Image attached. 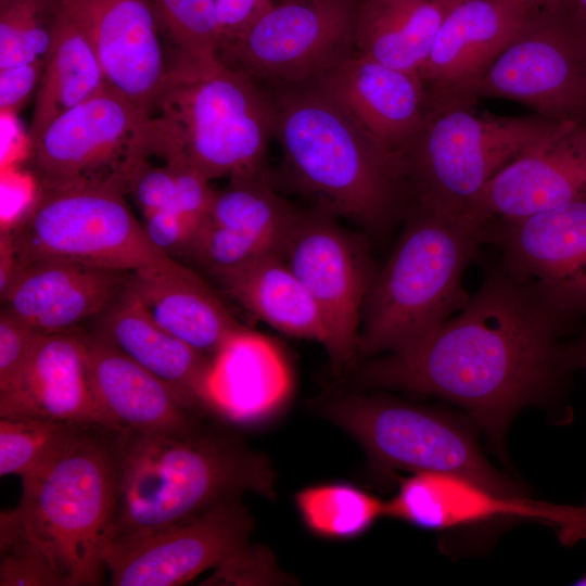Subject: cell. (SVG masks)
<instances>
[{
	"instance_id": "f35d334b",
	"label": "cell",
	"mask_w": 586,
	"mask_h": 586,
	"mask_svg": "<svg viewBox=\"0 0 586 586\" xmlns=\"http://www.w3.org/2000/svg\"><path fill=\"white\" fill-rule=\"evenodd\" d=\"M44 58L0 68L1 114H15L37 89L41 79Z\"/></svg>"
},
{
	"instance_id": "d4e9b609",
	"label": "cell",
	"mask_w": 586,
	"mask_h": 586,
	"mask_svg": "<svg viewBox=\"0 0 586 586\" xmlns=\"http://www.w3.org/2000/svg\"><path fill=\"white\" fill-rule=\"evenodd\" d=\"M292 392V375L279 347L242 330L213 357L208 409L230 423L253 425L273 418Z\"/></svg>"
},
{
	"instance_id": "ab89813d",
	"label": "cell",
	"mask_w": 586,
	"mask_h": 586,
	"mask_svg": "<svg viewBox=\"0 0 586 586\" xmlns=\"http://www.w3.org/2000/svg\"><path fill=\"white\" fill-rule=\"evenodd\" d=\"M220 46L232 43L244 35L275 4V0H214Z\"/></svg>"
},
{
	"instance_id": "7bdbcfd3",
	"label": "cell",
	"mask_w": 586,
	"mask_h": 586,
	"mask_svg": "<svg viewBox=\"0 0 586 586\" xmlns=\"http://www.w3.org/2000/svg\"><path fill=\"white\" fill-rule=\"evenodd\" d=\"M532 5H545L568 0H527Z\"/></svg>"
},
{
	"instance_id": "52a82bcc",
	"label": "cell",
	"mask_w": 586,
	"mask_h": 586,
	"mask_svg": "<svg viewBox=\"0 0 586 586\" xmlns=\"http://www.w3.org/2000/svg\"><path fill=\"white\" fill-rule=\"evenodd\" d=\"M473 106L426 111L402 158L415 203L468 218L489 181L558 124L536 114L476 113Z\"/></svg>"
},
{
	"instance_id": "d6986e66",
	"label": "cell",
	"mask_w": 586,
	"mask_h": 586,
	"mask_svg": "<svg viewBox=\"0 0 586 586\" xmlns=\"http://www.w3.org/2000/svg\"><path fill=\"white\" fill-rule=\"evenodd\" d=\"M131 271L46 257L17 264L2 309L40 333L80 330L125 289Z\"/></svg>"
},
{
	"instance_id": "5b68a950",
	"label": "cell",
	"mask_w": 586,
	"mask_h": 586,
	"mask_svg": "<svg viewBox=\"0 0 586 586\" xmlns=\"http://www.w3.org/2000/svg\"><path fill=\"white\" fill-rule=\"evenodd\" d=\"M158 151L182 157L208 181L268 171L271 101L219 55L175 53L152 114Z\"/></svg>"
},
{
	"instance_id": "4fadbf2b",
	"label": "cell",
	"mask_w": 586,
	"mask_h": 586,
	"mask_svg": "<svg viewBox=\"0 0 586 586\" xmlns=\"http://www.w3.org/2000/svg\"><path fill=\"white\" fill-rule=\"evenodd\" d=\"M279 253L323 316L333 366L348 365L357 354L361 310L377 272L366 251L333 215L317 208L296 213Z\"/></svg>"
},
{
	"instance_id": "30bf717a",
	"label": "cell",
	"mask_w": 586,
	"mask_h": 586,
	"mask_svg": "<svg viewBox=\"0 0 586 586\" xmlns=\"http://www.w3.org/2000/svg\"><path fill=\"white\" fill-rule=\"evenodd\" d=\"M499 98L557 123L586 126V24L570 0L533 5L481 78L475 100Z\"/></svg>"
},
{
	"instance_id": "6da1fadb",
	"label": "cell",
	"mask_w": 586,
	"mask_h": 586,
	"mask_svg": "<svg viewBox=\"0 0 586 586\" xmlns=\"http://www.w3.org/2000/svg\"><path fill=\"white\" fill-rule=\"evenodd\" d=\"M565 319L500 265L423 341L367 365L362 381L451 402L500 444L514 415L552 398L576 367Z\"/></svg>"
},
{
	"instance_id": "8992f818",
	"label": "cell",
	"mask_w": 586,
	"mask_h": 586,
	"mask_svg": "<svg viewBox=\"0 0 586 586\" xmlns=\"http://www.w3.org/2000/svg\"><path fill=\"white\" fill-rule=\"evenodd\" d=\"M21 479L22 495L10 513L23 533L65 586L102 585L120 498L118 432L86 425L53 460Z\"/></svg>"
},
{
	"instance_id": "7c38bea8",
	"label": "cell",
	"mask_w": 586,
	"mask_h": 586,
	"mask_svg": "<svg viewBox=\"0 0 586 586\" xmlns=\"http://www.w3.org/2000/svg\"><path fill=\"white\" fill-rule=\"evenodd\" d=\"M150 119L109 86L61 114L28 144L26 165L38 191L123 178Z\"/></svg>"
},
{
	"instance_id": "ac0fdd59",
	"label": "cell",
	"mask_w": 586,
	"mask_h": 586,
	"mask_svg": "<svg viewBox=\"0 0 586 586\" xmlns=\"http://www.w3.org/2000/svg\"><path fill=\"white\" fill-rule=\"evenodd\" d=\"M585 195L586 126L558 123L489 181L468 218L511 221Z\"/></svg>"
},
{
	"instance_id": "4316f807",
	"label": "cell",
	"mask_w": 586,
	"mask_h": 586,
	"mask_svg": "<svg viewBox=\"0 0 586 586\" xmlns=\"http://www.w3.org/2000/svg\"><path fill=\"white\" fill-rule=\"evenodd\" d=\"M461 0H358L355 51L418 75L448 12Z\"/></svg>"
},
{
	"instance_id": "f546056e",
	"label": "cell",
	"mask_w": 586,
	"mask_h": 586,
	"mask_svg": "<svg viewBox=\"0 0 586 586\" xmlns=\"http://www.w3.org/2000/svg\"><path fill=\"white\" fill-rule=\"evenodd\" d=\"M296 211L275 190L268 171L229 178L214 190L205 220L254 243L280 252Z\"/></svg>"
},
{
	"instance_id": "7a4b0ae2",
	"label": "cell",
	"mask_w": 586,
	"mask_h": 586,
	"mask_svg": "<svg viewBox=\"0 0 586 586\" xmlns=\"http://www.w3.org/2000/svg\"><path fill=\"white\" fill-rule=\"evenodd\" d=\"M266 92L288 175L318 208L375 232L407 214L413 200L402 166L328 93L313 81Z\"/></svg>"
},
{
	"instance_id": "4dcf8cb0",
	"label": "cell",
	"mask_w": 586,
	"mask_h": 586,
	"mask_svg": "<svg viewBox=\"0 0 586 586\" xmlns=\"http://www.w3.org/2000/svg\"><path fill=\"white\" fill-rule=\"evenodd\" d=\"M295 504L307 528L328 539L355 538L385 514L384 501L346 483L303 488Z\"/></svg>"
},
{
	"instance_id": "7402d4cb",
	"label": "cell",
	"mask_w": 586,
	"mask_h": 586,
	"mask_svg": "<svg viewBox=\"0 0 586 586\" xmlns=\"http://www.w3.org/2000/svg\"><path fill=\"white\" fill-rule=\"evenodd\" d=\"M0 416L112 429L90 381L82 330L37 336L20 374L0 394Z\"/></svg>"
},
{
	"instance_id": "83f0119b",
	"label": "cell",
	"mask_w": 586,
	"mask_h": 586,
	"mask_svg": "<svg viewBox=\"0 0 586 586\" xmlns=\"http://www.w3.org/2000/svg\"><path fill=\"white\" fill-rule=\"evenodd\" d=\"M217 279L259 320L284 334L317 341L326 347L328 329L323 316L279 252Z\"/></svg>"
},
{
	"instance_id": "cb8c5ba5",
	"label": "cell",
	"mask_w": 586,
	"mask_h": 586,
	"mask_svg": "<svg viewBox=\"0 0 586 586\" xmlns=\"http://www.w3.org/2000/svg\"><path fill=\"white\" fill-rule=\"evenodd\" d=\"M124 292L158 327L212 358L245 329L213 290L175 258L131 271Z\"/></svg>"
},
{
	"instance_id": "277c9868",
	"label": "cell",
	"mask_w": 586,
	"mask_h": 586,
	"mask_svg": "<svg viewBox=\"0 0 586 586\" xmlns=\"http://www.w3.org/2000/svg\"><path fill=\"white\" fill-rule=\"evenodd\" d=\"M403 231L365 297L357 354L405 352L468 302L462 279L485 242L484 226L412 203Z\"/></svg>"
},
{
	"instance_id": "8d00e7d4",
	"label": "cell",
	"mask_w": 586,
	"mask_h": 586,
	"mask_svg": "<svg viewBox=\"0 0 586 586\" xmlns=\"http://www.w3.org/2000/svg\"><path fill=\"white\" fill-rule=\"evenodd\" d=\"M40 332L1 308L0 394L7 392L24 367Z\"/></svg>"
},
{
	"instance_id": "9a60e30c",
	"label": "cell",
	"mask_w": 586,
	"mask_h": 586,
	"mask_svg": "<svg viewBox=\"0 0 586 586\" xmlns=\"http://www.w3.org/2000/svg\"><path fill=\"white\" fill-rule=\"evenodd\" d=\"M484 231L510 275L565 318L586 315V195Z\"/></svg>"
},
{
	"instance_id": "603a6c76",
	"label": "cell",
	"mask_w": 586,
	"mask_h": 586,
	"mask_svg": "<svg viewBox=\"0 0 586 586\" xmlns=\"http://www.w3.org/2000/svg\"><path fill=\"white\" fill-rule=\"evenodd\" d=\"M82 333L90 381L113 430L180 434L203 426L205 412L107 341Z\"/></svg>"
},
{
	"instance_id": "d6a6232c",
	"label": "cell",
	"mask_w": 586,
	"mask_h": 586,
	"mask_svg": "<svg viewBox=\"0 0 586 586\" xmlns=\"http://www.w3.org/2000/svg\"><path fill=\"white\" fill-rule=\"evenodd\" d=\"M61 0H0V68L44 58Z\"/></svg>"
},
{
	"instance_id": "74e56055",
	"label": "cell",
	"mask_w": 586,
	"mask_h": 586,
	"mask_svg": "<svg viewBox=\"0 0 586 586\" xmlns=\"http://www.w3.org/2000/svg\"><path fill=\"white\" fill-rule=\"evenodd\" d=\"M175 209H162L144 218L143 227L152 243L169 257L184 256L200 225Z\"/></svg>"
},
{
	"instance_id": "2e32d148",
	"label": "cell",
	"mask_w": 586,
	"mask_h": 586,
	"mask_svg": "<svg viewBox=\"0 0 586 586\" xmlns=\"http://www.w3.org/2000/svg\"><path fill=\"white\" fill-rule=\"evenodd\" d=\"M527 0H461L442 22L418 76L426 111L475 105L476 87L515 36Z\"/></svg>"
},
{
	"instance_id": "ffe728a7",
	"label": "cell",
	"mask_w": 586,
	"mask_h": 586,
	"mask_svg": "<svg viewBox=\"0 0 586 586\" xmlns=\"http://www.w3.org/2000/svg\"><path fill=\"white\" fill-rule=\"evenodd\" d=\"M313 82L402 166L403 155L419 133L426 113L418 75L355 51Z\"/></svg>"
},
{
	"instance_id": "836d02e7",
	"label": "cell",
	"mask_w": 586,
	"mask_h": 586,
	"mask_svg": "<svg viewBox=\"0 0 586 586\" xmlns=\"http://www.w3.org/2000/svg\"><path fill=\"white\" fill-rule=\"evenodd\" d=\"M162 29L175 53L207 58L219 55V27L214 0H154Z\"/></svg>"
},
{
	"instance_id": "ba28073f",
	"label": "cell",
	"mask_w": 586,
	"mask_h": 586,
	"mask_svg": "<svg viewBox=\"0 0 586 586\" xmlns=\"http://www.w3.org/2000/svg\"><path fill=\"white\" fill-rule=\"evenodd\" d=\"M1 232L15 266L55 257L135 271L171 258L152 243L133 215L122 177L38 191L30 205Z\"/></svg>"
},
{
	"instance_id": "b9f144b4",
	"label": "cell",
	"mask_w": 586,
	"mask_h": 586,
	"mask_svg": "<svg viewBox=\"0 0 586 586\" xmlns=\"http://www.w3.org/2000/svg\"><path fill=\"white\" fill-rule=\"evenodd\" d=\"M570 2L578 16L586 24V0H570Z\"/></svg>"
},
{
	"instance_id": "1f68e13d",
	"label": "cell",
	"mask_w": 586,
	"mask_h": 586,
	"mask_svg": "<svg viewBox=\"0 0 586 586\" xmlns=\"http://www.w3.org/2000/svg\"><path fill=\"white\" fill-rule=\"evenodd\" d=\"M86 425L25 416H0V475L21 477L53 460Z\"/></svg>"
},
{
	"instance_id": "3957f363",
	"label": "cell",
	"mask_w": 586,
	"mask_h": 586,
	"mask_svg": "<svg viewBox=\"0 0 586 586\" xmlns=\"http://www.w3.org/2000/svg\"><path fill=\"white\" fill-rule=\"evenodd\" d=\"M118 445L122 486L111 539L192 518L245 492L276 495L268 461L221 432H118Z\"/></svg>"
},
{
	"instance_id": "e0dca14e",
	"label": "cell",
	"mask_w": 586,
	"mask_h": 586,
	"mask_svg": "<svg viewBox=\"0 0 586 586\" xmlns=\"http://www.w3.org/2000/svg\"><path fill=\"white\" fill-rule=\"evenodd\" d=\"M84 30L107 86L152 115L168 68L154 0H62Z\"/></svg>"
},
{
	"instance_id": "484cf974",
	"label": "cell",
	"mask_w": 586,
	"mask_h": 586,
	"mask_svg": "<svg viewBox=\"0 0 586 586\" xmlns=\"http://www.w3.org/2000/svg\"><path fill=\"white\" fill-rule=\"evenodd\" d=\"M94 320L91 332L209 413L212 357L158 327L124 291Z\"/></svg>"
},
{
	"instance_id": "60d3db41",
	"label": "cell",
	"mask_w": 586,
	"mask_h": 586,
	"mask_svg": "<svg viewBox=\"0 0 586 586\" xmlns=\"http://www.w3.org/2000/svg\"><path fill=\"white\" fill-rule=\"evenodd\" d=\"M576 367L586 369V335L582 342L573 347Z\"/></svg>"
},
{
	"instance_id": "5bb4252c",
	"label": "cell",
	"mask_w": 586,
	"mask_h": 586,
	"mask_svg": "<svg viewBox=\"0 0 586 586\" xmlns=\"http://www.w3.org/2000/svg\"><path fill=\"white\" fill-rule=\"evenodd\" d=\"M253 519L240 498L182 521L109 540L113 586H175L217 568L249 543Z\"/></svg>"
},
{
	"instance_id": "e575fe53",
	"label": "cell",
	"mask_w": 586,
	"mask_h": 586,
	"mask_svg": "<svg viewBox=\"0 0 586 586\" xmlns=\"http://www.w3.org/2000/svg\"><path fill=\"white\" fill-rule=\"evenodd\" d=\"M0 586H65L56 566L10 511L0 514Z\"/></svg>"
},
{
	"instance_id": "9c48e42d",
	"label": "cell",
	"mask_w": 586,
	"mask_h": 586,
	"mask_svg": "<svg viewBox=\"0 0 586 586\" xmlns=\"http://www.w3.org/2000/svg\"><path fill=\"white\" fill-rule=\"evenodd\" d=\"M327 417L386 470L445 472L509 497H526L484 457L472 429L455 417L381 396H349L326 406Z\"/></svg>"
},
{
	"instance_id": "8fae6325",
	"label": "cell",
	"mask_w": 586,
	"mask_h": 586,
	"mask_svg": "<svg viewBox=\"0 0 586 586\" xmlns=\"http://www.w3.org/2000/svg\"><path fill=\"white\" fill-rule=\"evenodd\" d=\"M358 0H284L219 51L257 82L284 87L314 81L355 52Z\"/></svg>"
},
{
	"instance_id": "44dd1931",
	"label": "cell",
	"mask_w": 586,
	"mask_h": 586,
	"mask_svg": "<svg viewBox=\"0 0 586 586\" xmlns=\"http://www.w3.org/2000/svg\"><path fill=\"white\" fill-rule=\"evenodd\" d=\"M385 514L425 530H448L500 519L542 520L566 532L586 527V507L572 509L497 494L461 475L415 472L385 502Z\"/></svg>"
},
{
	"instance_id": "f1b7e54d",
	"label": "cell",
	"mask_w": 586,
	"mask_h": 586,
	"mask_svg": "<svg viewBox=\"0 0 586 586\" xmlns=\"http://www.w3.org/2000/svg\"><path fill=\"white\" fill-rule=\"evenodd\" d=\"M106 87L104 73L91 42L61 0L36 92L27 135L28 144L35 142L58 116Z\"/></svg>"
},
{
	"instance_id": "d590c367",
	"label": "cell",
	"mask_w": 586,
	"mask_h": 586,
	"mask_svg": "<svg viewBox=\"0 0 586 586\" xmlns=\"http://www.w3.org/2000/svg\"><path fill=\"white\" fill-rule=\"evenodd\" d=\"M273 559L264 548L244 545L221 564L204 585H265L282 582Z\"/></svg>"
}]
</instances>
